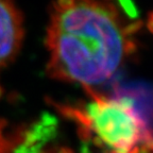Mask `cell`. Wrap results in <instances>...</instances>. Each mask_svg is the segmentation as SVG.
<instances>
[{"mask_svg":"<svg viewBox=\"0 0 153 153\" xmlns=\"http://www.w3.org/2000/svg\"><path fill=\"white\" fill-rule=\"evenodd\" d=\"M13 141L5 133V122L0 119V153H13Z\"/></svg>","mask_w":153,"mask_h":153,"instance_id":"277c9868","label":"cell"},{"mask_svg":"<svg viewBox=\"0 0 153 153\" xmlns=\"http://www.w3.org/2000/svg\"><path fill=\"white\" fill-rule=\"evenodd\" d=\"M91 101L81 106H61L74 120L80 136L101 148V153H151L152 127L123 96L100 95L86 89Z\"/></svg>","mask_w":153,"mask_h":153,"instance_id":"7a4b0ae2","label":"cell"},{"mask_svg":"<svg viewBox=\"0 0 153 153\" xmlns=\"http://www.w3.org/2000/svg\"><path fill=\"white\" fill-rule=\"evenodd\" d=\"M22 37V18L14 1L0 0V68L16 56Z\"/></svg>","mask_w":153,"mask_h":153,"instance_id":"3957f363","label":"cell"},{"mask_svg":"<svg viewBox=\"0 0 153 153\" xmlns=\"http://www.w3.org/2000/svg\"><path fill=\"white\" fill-rule=\"evenodd\" d=\"M132 29L98 0H55L47 29V70L86 89L108 82L133 52Z\"/></svg>","mask_w":153,"mask_h":153,"instance_id":"6da1fadb","label":"cell"},{"mask_svg":"<svg viewBox=\"0 0 153 153\" xmlns=\"http://www.w3.org/2000/svg\"><path fill=\"white\" fill-rule=\"evenodd\" d=\"M43 153H74V152H72V151L68 148H60L54 151H48V152H43Z\"/></svg>","mask_w":153,"mask_h":153,"instance_id":"5b68a950","label":"cell"}]
</instances>
